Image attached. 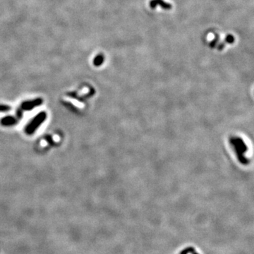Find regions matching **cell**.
<instances>
[{
  "instance_id": "3",
  "label": "cell",
  "mask_w": 254,
  "mask_h": 254,
  "mask_svg": "<svg viewBox=\"0 0 254 254\" xmlns=\"http://www.w3.org/2000/svg\"><path fill=\"white\" fill-rule=\"evenodd\" d=\"M157 4L161 5V7L165 8V9H170L172 8V5L170 4H168V3L163 2L162 0H152L151 3H150L151 7L152 8H155V7H156Z\"/></svg>"
},
{
  "instance_id": "6",
  "label": "cell",
  "mask_w": 254,
  "mask_h": 254,
  "mask_svg": "<svg viewBox=\"0 0 254 254\" xmlns=\"http://www.w3.org/2000/svg\"><path fill=\"white\" fill-rule=\"evenodd\" d=\"M194 251H195V248H194L193 247L190 246V247L186 248H184V249H183V250H182V251H181L180 254H188V253H193Z\"/></svg>"
},
{
  "instance_id": "9",
  "label": "cell",
  "mask_w": 254,
  "mask_h": 254,
  "mask_svg": "<svg viewBox=\"0 0 254 254\" xmlns=\"http://www.w3.org/2000/svg\"><path fill=\"white\" fill-rule=\"evenodd\" d=\"M192 254H199V253H196V251H194L193 253H192Z\"/></svg>"
},
{
  "instance_id": "1",
  "label": "cell",
  "mask_w": 254,
  "mask_h": 254,
  "mask_svg": "<svg viewBox=\"0 0 254 254\" xmlns=\"http://www.w3.org/2000/svg\"><path fill=\"white\" fill-rule=\"evenodd\" d=\"M47 114L46 112H42L36 115L35 117L33 119V120L28 124L25 127V133L27 134H32L36 131V129L41 125V124L46 119Z\"/></svg>"
},
{
  "instance_id": "4",
  "label": "cell",
  "mask_w": 254,
  "mask_h": 254,
  "mask_svg": "<svg viewBox=\"0 0 254 254\" xmlns=\"http://www.w3.org/2000/svg\"><path fill=\"white\" fill-rule=\"evenodd\" d=\"M16 119L14 118L13 117H11V116H8V117H4L2 119V120L0 122L4 126H11L14 125L16 123Z\"/></svg>"
},
{
  "instance_id": "2",
  "label": "cell",
  "mask_w": 254,
  "mask_h": 254,
  "mask_svg": "<svg viewBox=\"0 0 254 254\" xmlns=\"http://www.w3.org/2000/svg\"><path fill=\"white\" fill-rule=\"evenodd\" d=\"M42 103V100L41 98H37L35 100L30 101H26L21 104V109L23 110H31L35 107L40 105Z\"/></svg>"
},
{
  "instance_id": "7",
  "label": "cell",
  "mask_w": 254,
  "mask_h": 254,
  "mask_svg": "<svg viewBox=\"0 0 254 254\" xmlns=\"http://www.w3.org/2000/svg\"><path fill=\"white\" fill-rule=\"evenodd\" d=\"M11 109V107L5 104H0V112H7Z\"/></svg>"
},
{
  "instance_id": "5",
  "label": "cell",
  "mask_w": 254,
  "mask_h": 254,
  "mask_svg": "<svg viewBox=\"0 0 254 254\" xmlns=\"http://www.w3.org/2000/svg\"><path fill=\"white\" fill-rule=\"evenodd\" d=\"M103 55H99L94 60V64L95 66H100L101 64H103Z\"/></svg>"
},
{
  "instance_id": "8",
  "label": "cell",
  "mask_w": 254,
  "mask_h": 254,
  "mask_svg": "<svg viewBox=\"0 0 254 254\" xmlns=\"http://www.w3.org/2000/svg\"><path fill=\"white\" fill-rule=\"evenodd\" d=\"M225 40H226V42H228V43H232V42H234V38L232 35H229L227 36Z\"/></svg>"
}]
</instances>
